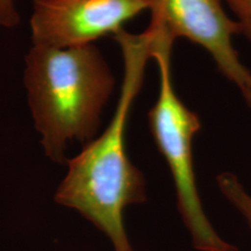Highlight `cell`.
Here are the masks:
<instances>
[{
  "label": "cell",
  "mask_w": 251,
  "mask_h": 251,
  "mask_svg": "<svg viewBox=\"0 0 251 251\" xmlns=\"http://www.w3.org/2000/svg\"><path fill=\"white\" fill-rule=\"evenodd\" d=\"M124 58V79L114 114L101 135L84 144L68 159V172L54 199L75 209L112 243L114 251H134L125 227L127 207L147 200L146 178L126 150V128L135 98L143 84L147 63L151 58L146 31L114 35Z\"/></svg>",
  "instance_id": "6da1fadb"
},
{
  "label": "cell",
  "mask_w": 251,
  "mask_h": 251,
  "mask_svg": "<svg viewBox=\"0 0 251 251\" xmlns=\"http://www.w3.org/2000/svg\"><path fill=\"white\" fill-rule=\"evenodd\" d=\"M25 86L41 144L52 162H67L69 143L97 137L115 77L97 46H33L26 56Z\"/></svg>",
  "instance_id": "7a4b0ae2"
},
{
  "label": "cell",
  "mask_w": 251,
  "mask_h": 251,
  "mask_svg": "<svg viewBox=\"0 0 251 251\" xmlns=\"http://www.w3.org/2000/svg\"><path fill=\"white\" fill-rule=\"evenodd\" d=\"M144 31L159 72L158 96L148 113L149 129L170 170L183 224L198 251H240L216 231L202 206L193 162V140L201 121L175 90L171 68L175 41L159 28L148 26Z\"/></svg>",
  "instance_id": "3957f363"
},
{
  "label": "cell",
  "mask_w": 251,
  "mask_h": 251,
  "mask_svg": "<svg viewBox=\"0 0 251 251\" xmlns=\"http://www.w3.org/2000/svg\"><path fill=\"white\" fill-rule=\"evenodd\" d=\"M149 12L150 26L164 30L174 41L187 39L205 49L251 106V71L233 43L240 29L226 13L222 0H150Z\"/></svg>",
  "instance_id": "277c9868"
},
{
  "label": "cell",
  "mask_w": 251,
  "mask_h": 251,
  "mask_svg": "<svg viewBox=\"0 0 251 251\" xmlns=\"http://www.w3.org/2000/svg\"><path fill=\"white\" fill-rule=\"evenodd\" d=\"M149 6L150 0H34L33 46L92 45L103 36L117 35Z\"/></svg>",
  "instance_id": "5b68a950"
},
{
  "label": "cell",
  "mask_w": 251,
  "mask_h": 251,
  "mask_svg": "<svg viewBox=\"0 0 251 251\" xmlns=\"http://www.w3.org/2000/svg\"><path fill=\"white\" fill-rule=\"evenodd\" d=\"M216 184L222 196L240 213L251 229V193L244 187L237 176L231 172L218 175Z\"/></svg>",
  "instance_id": "8992f818"
},
{
  "label": "cell",
  "mask_w": 251,
  "mask_h": 251,
  "mask_svg": "<svg viewBox=\"0 0 251 251\" xmlns=\"http://www.w3.org/2000/svg\"><path fill=\"white\" fill-rule=\"evenodd\" d=\"M235 15L241 35L251 41V0H222Z\"/></svg>",
  "instance_id": "52a82bcc"
},
{
  "label": "cell",
  "mask_w": 251,
  "mask_h": 251,
  "mask_svg": "<svg viewBox=\"0 0 251 251\" xmlns=\"http://www.w3.org/2000/svg\"><path fill=\"white\" fill-rule=\"evenodd\" d=\"M19 25L20 15L15 8L14 0H0V27L14 28Z\"/></svg>",
  "instance_id": "ba28073f"
}]
</instances>
